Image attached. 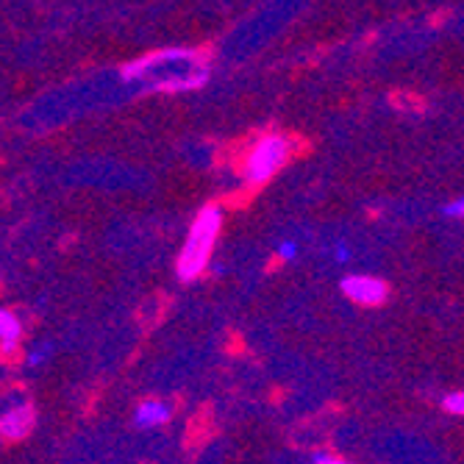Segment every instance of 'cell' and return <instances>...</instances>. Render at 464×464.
Here are the masks:
<instances>
[{"label": "cell", "mask_w": 464, "mask_h": 464, "mask_svg": "<svg viewBox=\"0 0 464 464\" xmlns=\"http://www.w3.org/2000/svg\"><path fill=\"white\" fill-rule=\"evenodd\" d=\"M220 222H222V214L217 206H203L200 214L195 217V222L189 228V237L184 242V251L175 262V273L181 281H195L206 270L208 253H211L214 240L220 234Z\"/></svg>", "instance_id": "cell-1"}, {"label": "cell", "mask_w": 464, "mask_h": 464, "mask_svg": "<svg viewBox=\"0 0 464 464\" xmlns=\"http://www.w3.org/2000/svg\"><path fill=\"white\" fill-rule=\"evenodd\" d=\"M287 156H289V142H287V136H278V134L265 136V139L253 148V153L248 156V167H245L248 181H251V184H265V181H270V178L281 170V164L287 161Z\"/></svg>", "instance_id": "cell-2"}, {"label": "cell", "mask_w": 464, "mask_h": 464, "mask_svg": "<svg viewBox=\"0 0 464 464\" xmlns=\"http://www.w3.org/2000/svg\"><path fill=\"white\" fill-rule=\"evenodd\" d=\"M342 292L356 303L375 306L386 298V284L381 278H373V276H350V278L342 281Z\"/></svg>", "instance_id": "cell-3"}, {"label": "cell", "mask_w": 464, "mask_h": 464, "mask_svg": "<svg viewBox=\"0 0 464 464\" xmlns=\"http://www.w3.org/2000/svg\"><path fill=\"white\" fill-rule=\"evenodd\" d=\"M34 420H37V414H34V409L26 403V406H17V409L6 411L3 420H0V428H3V436L20 439V436H26V434L34 428Z\"/></svg>", "instance_id": "cell-4"}, {"label": "cell", "mask_w": 464, "mask_h": 464, "mask_svg": "<svg viewBox=\"0 0 464 464\" xmlns=\"http://www.w3.org/2000/svg\"><path fill=\"white\" fill-rule=\"evenodd\" d=\"M170 417H172V411H170L167 403H161V400H145V403L136 406L134 422L142 425V428H153V425H164Z\"/></svg>", "instance_id": "cell-5"}, {"label": "cell", "mask_w": 464, "mask_h": 464, "mask_svg": "<svg viewBox=\"0 0 464 464\" xmlns=\"http://www.w3.org/2000/svg\"><path fill=\"white\" fill-rule=\"evenodd\" d=\"M20 334H23L20 320H17L12 312H3V314H0V339H3V353L15 350V345L20 342Z\"/></svg>", "instance_id": "cell-6"}, {"label": "cell", "mask_w": 464, "mask_h": 464, "mask_svg": "<svg viewBox=\"0 0 464 464\" xmlns=\"http://www.w3.org/2000/svg\"><path fill=\"white\" fill-rule=\"evenodd\" d=\"M445 409H447V411H453V414H464V392L445 398Z\"/></svg>", "instance_id": "cell-7"}, {"label": "cell", "mask_w": 464, "mask_h": 464, "mask_svg": "<svg viewBox=\"0 0 464 464\" xmlns=\"http://www.w3.org/2000/svg\"><path fill=\"white\" fill-rule=\"evenodd\" d=\"M278 253H281L284 262H292V259L298 256V248H295V242H281V245H278Z\"/></svg>", "instance_id": "cell-8"}, {"label": "cell", "mask_w": 464, "mask_h": 464, "mask_svg": "<svg viewBox=\"0 0 464 464\" xmlns=\"http://www.w3.org/2000/svg\"><path fill=\"white\" fill-rule=\"evenodd\" d=\"M445 214H447V217H464V197H461V200H453L450 206H445Z\"/></svg>", "instance_id": "cell-9"}, {"label": "cell", "mask_w": 464, "mask_h": 464, "mask_svg": "<svg viewBox=\"0 0 464 464\" xmlns=\"http://www.w3.org/2000/svg\"><path fill=\"white\" fill-rule=\"evenodd\" d=\"M51 350H53V345H51V342H48L42 350H34V353L28 356V364H39V362H45V356H48Z\"/></svg>", "instance_id": "cell-10"}, {"label": "cell", "mask_w": 464, "mask_h": 464, "mask_svg": "<svg viewBox=\"0 0 464 464\" xmlns=\"http://www.w3.org/2000/svg\"><path fill=\"white\" fill-rule=\"evenodd\" d=\"M348 259H350V253L345 251V245H339V248H337V262H339V265H345Z\"/></svg>", "instance_id": "cell-11"}, {"label": "cell", "mask_w": 464, "mask_h": 464, "mask_svg": "<svg viewBox=\"0 0 464 464\" xmlns=\"http://www.w3.org/2000/svg\"><path fill=\"white\" fill-rule=\"evenodd\" d=\"M312 458H314V461H323V464H325V461H328V464H331V461H337V458H334V456H328V453H314Z\"/></svg>", "instance_id": "cell-12"}]
</instances>
